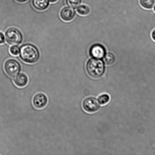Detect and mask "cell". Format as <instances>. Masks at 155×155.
Listing matches in <instances>:
<instances>
[{
    "mask_svg": "<svg viewBox=\"0 0 155 155\" xmlns=\"http://www.w3.org/2000/svg\"><path fill=\"white\" fill-rule=\"evenodd\" d=\"M20 57L25 63L33 64L39 60L40 54L34 45L30 44L23 45L20 48Z\"/></svg>",
    "mask_w": 155,
    "mask_h": 155,
    "instance_id": "obj_1",
    "label": "cell"
},
{
    "mask_svg": "<svg viewBox=\"0 0 155 155\" xmlns=\"http://www.w3.org/2000/svg\"><path fill=\"white\" fill-rule=\"evenodd\" d=\"M88 74L94 78H99L104 74L105 67L104 63L98 59H91L88 61L86 66Z\"/></svg>",
    "mask_w": 155,
    "mask_h": 155,
    "instance_id": "obj_2",
    "label": "cell"
},
{
    "mask_svg": "<svg viewBox=\"0 0 155 155\" xmlns=\"http://www.w3.org/2000/svg\"><path fill=\"white\" fill-rule=\"evenodd\" d=\"M5 38L8 43L13 45L21 44L23 37L22 33L19 30L16 28H11L6 31Z\"/></svg>",
    "mask_w": 155,
    "mask_h": 155,
    "instance_id": "obj_3",
    "label": "cell"
},
{
    "mask_svg": "<svg viewBox=\"0 0 155 155\" xmlns=\"http://www.w3.org/2000/svg\"><path fill=\"white\" fill-rule=\"evenodd\" d=\"M5 71L8 76L15 77L19 73L21 66L19 62L14 59H9L4 64Z\"/></svg>",
    "mask_w": 155,
    "mask_h": 155,
    "instance_id": "obj_4",
    "label": "cell"
},
{
    "mask_svg": "<svg viewBox=\"0 0 155 155\" xmlns=\"http://www.w3.org/2000/svg\"><path fill=\"white\" fill-rule=\"evenodd\" d=\"M98 100L95 97H90L85 99L83 102V108L89 113L96 112L99 108L100 104Z\"/></svg>",
    "mask_w": 155,
    "mask_h": 155,
    "instance_id": "obj_5",
    "label": "cell"
},
{
    "mask_svg": "<svg viewBox=\"0 0 155 155\" xmlns=\"http://www.w3.org/2000/svg\"><path fill=\"white\" fill-rule=\"evenodd\" d=\"M48 103V97L45 94L39 93L35 94L32 99V104L36 109H43L46 106Z\"/></svg>",
    "mask_w": 155,
    "mask_h": 155,
    "instance_id": "obj_6",
    "label": "cell"
},
{
    "mask_svg": "<svg viewBox=\"0 0 155 155\" xmlns=\"http://www.w3.org/2000/svg\"><path fill=\"white\" fill-rule=\"evenodd\" d=\"M106 52L104 47L99 44L93 45L89 50V54L91 57L96 59L103 58L105 55Z\"/></svg>",
    "mask_w": 155,
    "mask_h": 155,
    "instance_id": "obj_7",
    "label": "cell"
},
{
    "mask_svg": "<svg viewBox=\"0 0 155 155\" xmlns=\"http://www.w3.org/2000/svg\"><path fill=\"white\" fill-rule=\"evenodd\" d=\"M75 15V12L72 8L71 7H65L61 11L60 13V17L62 19L65 21H70L74 18Z\"/></svg>",
    "mask_w": 155,
    "mask_h": 155,
    "instance_id": "obj_8",
    "label": "cell"
},
{
    "mask_svg": "<svg viewBox=\"0 0 155 155\" xmlns=\"http://www.w3.org/2000/svg\"><path fill=\"white\" fill-rule=\"evenodd\" d=\"M28 81V77L24 73L18 74L14 80L15 84L19 87H24L27 84Z\"/></svg>",
    "mask_w": 155,
    "mask_h": 155,
    "instance_id": "obj_9",
    "label": "cell"
},
{
    "mask_svg": "<svg viewBox=\"0 0 155 155\" xmlns=\"http://www.w3.org/2000/svg\"><path fill=\"white\" fill-rule=\"evenodd\" d=\"M32 4L36 10L42 11L48 8L49 2L48 0H32Z\"/></svg>",
    "mask_w": 155,
    "mask_h": 155,
    "instance_id": "obj_10",
    "label": "cell"
},
{
    "mask_svg": "<svg viewBox=\"0 0 155 155\" xmlns=\"http://www.w3.org/2000/svg\"><path fill=\"white\" fill-rule=\"evenodd\" d=\"M103 60L106 64L111 65L115 63L116 58L113 54L112 53H108L104 55Z\"/></svg>",
    "mask_w": 155,
    "mask_h": 155,
    "instance_id": "obj_11",
    "label": "cell"
},
{
    "mask_svg": "<svg viewBox=\"0 0 155 155\" xmlns=\"http://www.w3.org/2000/svg\"><path fill=\"white\" fill-rule=\"evenodd\" d=\"M141 6L147 9H151L154 7L155 0H140Z\"/></svg>",
    "mask_w": 155,
    "mask_h": 155,
    "instance_id": "obj_12",
    "label": "cell"
},
{
    "mask_svg": "<svg viewBox=\"0 0 155 155\" xmlns=\"http://www.w3.org/2000/svg\"><path fill=\"white\" fill-rule=\"evenodd\" d=\"M77 12L79 14L85 16L89 14L90 12V9L87 6L82 5L77 8Z\"/></svg>",
    "mask_w": 155,
    "mask_h": 155,
    "instance_id": "obj_13",
    "label": "cell"
},
{
    "mask_svg": "<svg viewBox=\"0 0 155 155\" xmlns=\"http://www.w3.org/2000/svg\"><path fill=\"white\" fill-rule=\"evenodd\" d=\"M98 100L100 104H106L108 103L110 100V97L107 94H103L98 97Z\"/></svg>",
    "mask_w": 155,
    "mask_h": 155,
    "instance_id": "obj_14",
    "label": "cell"
},
{
    "mask_svg": "<svg viewBox=\"0 0 155 155\" xmlns=\"http://www.w3.org/2000/svg\"><path fill=\"white\" fill-rule=\"evenodd\" d=\"M68 5L72 8H76L80 5L81 0H66Z\"/></svg>",
    "mask_w": 155,
    "mask_h": 155,
    "instance_id": "obj_15",
    "label": "cell"
},
{
    "mask_svg": "<svg viewBox=\"0 0 155 155\" xmlns=\"http://www.w3.org/2000/svg\"><path fill=\"white\" fill-rule=\"evenodd\" d=\"M10 51L12 55L17 56L19 54L20 52V48L19 47L16 45H13L11 47Z\"/></svg>",
    "mask_w": 155,
    "mask_h": 155,
    "instance_id": "obj_16",
    "label": "cell"
},
{
    "mask_svg": "<svg viewBox=\"0 0 155 155\" xmlns=\"http://www.w3.org/2000/svg\"><path fill=\"white\" fill-rule=\"evenodd\" d=\"M5 42V38L4 34L0 32V44H3Z\"/></svg>",
    "mask_w": 155,
    "mask_h": 155,
    "instance_id": "obj_17",
    "label": "cell"
},
{
    "mask_svg": "<svg viewBox=\"0 0 155 155\" xmlns=\"http://www.w3.org/2000/svg\"><path fill=\"white\" fill-rule=\"evenodd\" d=\"M151 37L153 40L155 41V29L152 32Z\"/></svg>",
    "mask_w": 155,
    "mask_h": 155,
    "instance_id": "obj_18",
    "label": "cell"
},
{
    "mask_svg": "<svg viewBox=\"0 0 155 155\" xmlns=\"http://www.w3.org/2000/svg\"><path fill=\"white\" fill-rule=\"evenodd\" d=\"M48 1L51 3H54L56 2V1H57V0H48Z\"/></svg>",
    "mask_w": 155,
    "mask_h": 155,
    "instance_id": "obj_19",
    "label": "cell"
},
{
    "mask_svg": "<svg viewBox=\"0 0 155 155\" xmlns=\"http://www.w3.org/2000/svg\"><path fill=\"white\" fill-rule=\"evenodd\" d=\"M17 1L19 2H24L27 1V0H16Z\"/></svg>",
    "mask_w": 155,
    "mask_h": 155,
    "instance_id": "obj_20",
    "label": "cell"
},
{
    "mask_svg": "<svg viewBox=\"0 0 155 155\" xmlns=\"http://www.w3.org/2000/svg\"><path fill=\"white\" fill-rule=\"evenodd\" d=\"M154 11L155 12V5L154 7Z\"/></svg>",
    "mask_w": 155,
    "mask_h": 155,
    "instance_id": "obj_21",
    "label": "cell"
}]
</instances>
